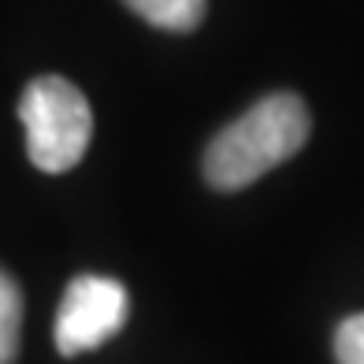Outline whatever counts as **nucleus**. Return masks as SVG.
<instances>
[{
	"mask_svg": "<svg viewBox=\"0 0 364 364\" xmlns=\"http://www.w3.org/2000/svg\"><path fill=\"white\" fill-rule=\"evenodd\" d=\"M309 108L297 93H268L235 123H227L205 149V178L212 190H245L290 160L309 141Z\"/></svg>",
	"mask_w": 364,
	"mask_h": 364,
	"instance_id": "obj_1",
	"label": "nucleus"
},
{
	"mask_svg": "<svg viewBox=\"0 0 364 364\" xmlns=\"http://www.w3.org/2000/svg\"><path fill=\"white\" fill-rule=\"evenodd\" d=\"M19 119L26 127V153L34 168L60 175L86 156L93 138V112L75 82L41 75L23 90Z\"/></svg>",
	"mask_w": 364,
	"mask_h": 364,
	"instance_id": "obj_2",
	"label": "nucleus"
},
{
	"mask_svg": "<svg viewBox=\"0 0 364 364\" xmlns=\"http://www.w3.org/2000/svg\"><path fill=\"white\" fill-rule=\"evenodd\" d=\"M130 316V294L112 275H78L63 290L56 309V350L63 357L90 353L105 346Z\"/></svg>",
	"mask_w": 364,
	"mask_h": 364,
	"instance_id": "obj_3",
	"label": "nucleus"
},
{
	"mask_svg": "<svg viewBox=\"0 0 364 364\" xmlns=\"http://www.w3.org/2000/svg\"><path fill=\"white\" fill-rule=\"evenodd\" d=\"M130 11H138L145 23H153L171 34H190V30L205 19L208 0H123Z\"/></svg>",
	"mask_w": 364,
	"mask_h": 364,
	"instance_id": "obj_4",
	"label": "nucleus"
},
{
	"mask_svg": "<svg viewBox=\"0 0 364 364\" xmlns=\"http://www.w3.org/2000/svg\"><path fill=\"white\" fill-rule=\"evenodd\" d=\"M23 335V294L19 283L0 268V364H15Z\"/></svg>",
	"mask_w": 364,
	"mask_h": 364,
	"instance_id": "obj_5",
	"label": "nucleus"
},
{
	"mask_svg": "<svg viewBox=\"0 0 364 364\" xmlns=\"http://www.w3.org/2000/svg\"><path fill=\"white\" fill-rule=\"evenodd\" d=\"M335 360L338 364H364V312L342 320L335 331Z\"/></svg>",
	"mask_w": 364,
	"mask_h": 364,
	"instance_id": "obj_6",
	"label": "nucleus"
}]
</instances>
